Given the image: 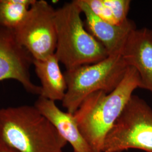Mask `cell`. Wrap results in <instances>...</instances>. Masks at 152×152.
<instances>
[{"label":"cell","mask_w":152,"mask_h":152,"mask_svg":"<svg viewBox=\"0 0 152 152\" xmlns=\"http://www.w3.org/2000/svg\"><path fill=\"white\" fill-rule=\"evenodd\" d=\"M141 87L139 75L129 66L124 79L112 92L89 95L73 114L82 135L93 152H103L108 133L120 117L133 92Z\"/></svg>","instance_id":"obj_1"},{"label":"cell","mask_w":152,"mask_h":152,"mask_svg":"<svg viewBox=\"0 0 152 152\" xmlns=\"http://www.w3.org/2000/svg\"><path fill=\"white\" fill-rule=\"evenodd\" d=\"M0 141L18 152H63L67 142L34 105L0 109Z\"/></svg>","instance_id":"obj_2"},{"label":"cell","mask_w":152,"mask_h":152,"mask_svg":"<svg viewBox=\"0 0 152 152\" xmlns=\"http://www.w3.org/2000/svg\"><path fill=\"white\" fill-rule=\"evenodd\" d=\"M82 13L76 0L55 11L57 44L55 54L66 71L98 63L108 56L103 46L85 29Z\"/></svg>","instance_id":"obj_3"},{"label":"cell","mask_w":152,"mask_h":152,"mask_svg":"<svg viewBox=\"0 0 152 152\" xmlns=\"http://www.w3.org/2000/svg\"><path fill=\"white\" fill-rule=\"evenodd\" d=\"M129 68L121 54L109 55L98 63L66 70L67 89L62 105L74 114L89 95L97 91L112 92L124 79Z\"/></svg>","instance_id":"obj_4"},{"label":"cell","mask_w":152,"mask_h":152,"mask_svg":"<svg viewBox=\"0 0 152 152\" xmlns=\"http://www.w3.org/2000/svg\"><path fill=\"white\" fill-rule=\"evenodd\" d=\"M130 149L152 152V109L135 95L108 133L103 152H123Z\"/></svg>","instance_id":"obj_5"},{"label":"cell","mask_w":152,"mask_h":152,"mask_svg":"<svg viewBox=\"0 0 152 152\" xmlns=\"http://www.w3.org/2000/svg\"><path fill=\"white\" fill-rule=\"evenodd\" d=\"M56 10L44 0H35L20 27L13 31L18 42L34 60L54 54L57 44Z\"/></svg>","instance_id":"obj_6"},{"label":"cell","mask_w":152,"mask_h":152,"mask_svg":"<svg viewBox=\"0 0 152 152\" xmlns=\"http://www.w3.org/2000/svg\"><path fill=\"white\" fill-rule=\"evenodd\" d=\"M33 60L18 42L13 31L0 27V82L15 80L27 92L39 96L41 87L32 81L29 72Z\"/></svg>","instance_id":"obj_7"},{"label":"cell","mask_w":152,"mask_h":152,"mask_svg":"<svg viewBox=\"0 0 152 152\" xmlns=\"http://www.w3.org/2000/svg\"><path fill=\"white\" fill-rule=\"evenodd\" d=\"M121 55L127 65L137 72L140 88L152 92V29L136 28L132 30Z\"/></svg>","instance_id":"obj_8"},{"label":"cell","mask_w":152,"mask_h":152,"mask_svg":"<svg viewBox=\"0 0 152 152\" xmlns=\"http://www.w3.org/2000/svg\"><path fill=\"white\" fill-rule=\"evenodd\" d=\"M76 2L85 16L90 32L103 46L108 56L121 54L129 34L136 28L134 23L128 19L120 25L110 24L95 15L85 0H76Z\"/></svg>","instance_id":"obj_9"},{"label":"cell","mask_w":152,"mask_h":152,"mask_svg":"<svg viewBox=\"0 0 152 152\" xmlns=\"http://www.w3.org/2000/svg\"><path fill=\"white\" fill-rule=\"evenodd\" d=\"M34 106L71 144L74 152H93L82 135L73 114L63 112L55 102L42 96H38Z\"/></svg>","instance_id":"obj_10"},{"label":"cell","mask_w":152,"mask_h":152,"mask_svg":"<svg viewBox=\"0 0 152 152\" xmlns=\"http://www.w3.org/2000/svg\"><path fill=\"white\" fill-rule=\"evenodd\" d=\"M33 65L40 80L42 96L53 101H62L67 86L64 75L60 69L59 61L53 54L41 60H33Z\"/></svg>","instance_id":"obj_11"},{"label":"cell","mask_w":152,"mask_h":152,"mask_svg":"<svg viewBox=\"0 0 152 152\" xmlns=\"http://www.w3.org/2000/svg\"><path fill=\"white\" fill-rule=\"evenodd\" d=\"M35 0H0V27L15 31L24 21Z\"/></svg>","instance_id":"obj_12"},{"label":"cell","mask_w":152,"mask_h":152,"mask_svg":"<svg viewBox=\"0 0 152 152\" xmlns=\"http://www.w3.org/2000/svg\"><path fill=\"white\" fill-rule=\"evenodd\" d=\"M0 152H18L0 141Z\"/></svg>","instance_id":"obj_13"}]
</instances>
